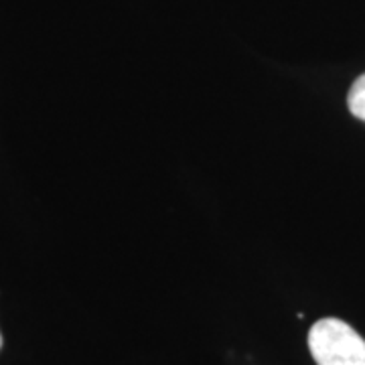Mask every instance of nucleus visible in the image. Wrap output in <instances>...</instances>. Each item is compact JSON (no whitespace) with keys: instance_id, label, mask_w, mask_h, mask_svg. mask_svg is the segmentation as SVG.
Wrapping results in <instances>:
<instances>
[{"instance_id":"nucleus-1","label":"nucleus","mask_w":365,"mask_h":365,"mask_svg":"<svg viewBox=\"0 0 365 365\" xmlns=\"http://www.w3.org/2000/svg\"><path fill=\"white\" fill-rule=\"evenodd\" d=\"M309 349L317 365H365V339L341 319L317 321L309 331Z\"/></svg>"},{"instance_id":"nucleus-3","label":"nucleus","mask_w":365,"mask_h":365,"mask_svg":"<svg viewBox=\"0 0 365 365\" xmlns=\"http://www.w3.org/2000/svg\"><path fill=\"white\" fill-rule=\"evenodd\" d=\"M0 347H2V335H0Z\"/></svg>"},{"instance_id":"nucleus-2","label":"nucleus","mask_w":365,"mask_h":365,"mask_svg":"<svg viewBox=\"0 0 365 365\" xmlns=\"http://www.w3.org/2000/svg\"><path fill=\"white\" fill-rule=\"evenodd\" d=\"M347 106L353 116L365 122V73L353 81L349 96H347Z\"/></svg>"}]
</instances>
